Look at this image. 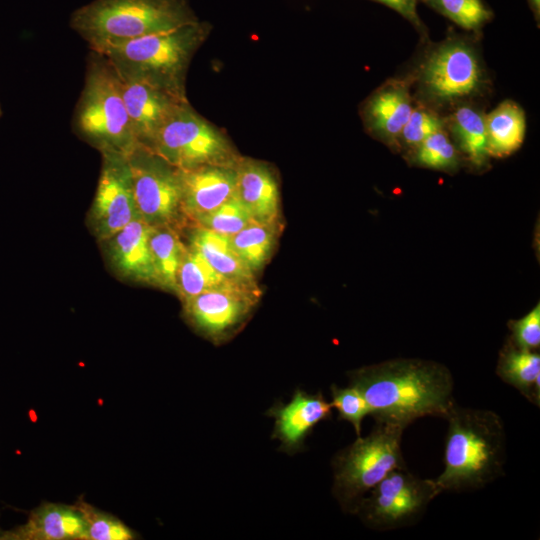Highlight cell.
Masks as SVG:
<instances>
[{
    "label": "cell",
    "mask_w": 540,
    "mask_h": 540,
    "mask_svg": "<svg viewBox=\"0 0 540 540\" xmlns=\"http://www.w3.org/2000/svg\"><path fill=\"white\" fill-rule=\"evenodd\" d=\"M348 378L375 422L403 429L422 417L445 418L456 403L453 376L435 361L392 359L352 370Z\"/></svg>",
    "instance_id": "6da1fadb"
},
{
    "label": "cell",
    "mask_w": 540,
    "mask_h": 540,
    "mask_svg": "<svg viewBox=\"0 0 540 540\" xmlns=\"http://www.w3.org/2000/svg\"><path fill=\"white\" fill-rule=\"evenodd\" d=\"M445 419L444 469L433 479L440 494L479 490L504 475L506 433L496 412L455 403Z\"/></svg>",
    "instance_id": "7a4b0ae2"
},
{
    "label": "cell",
    "mask_w": 540,
    "mask_h": 540,
    "mask_svg": "<svg viewBox=\"0 0 540 540\" xmlns=\"http://www.w3.org/2000/svg\"><path fill=\"white\" fill-rule=\"evenodd\" d=\"M208 30L206 23L197 20L92 51L101 55L119 77L142 80L186 98V71Z\"/></svg>",
    "instance_id": "3957f363"
},
{
    "label": "cell",
    "mask_w": 540,
    "mask_h": 540,
    "mask_svg": "<svg viewBox=\"0 0 540 540\" xmlns=\"http://www.w3.org/2000/svg\"><path fill=\"white\" fill-rule=\"evenodd\" d=\"M186 0H94L71 16L92 50L197 21Z\"/></svg>",
    "instance_id": "277c9868"
},
{
    "label": "cell",
    "mask_w": 540,
    "mask_h": 540,
    "mask_svg": "<svg viewBox=\"0 0 540 540\" xmlns=\"http://www.w3.org/2000/svg\"><path fill=\"white\" fill-rule=\"evenodd\" d=\"M405 429L375 422L366 437L338 451L332 460V493L345 513L355 514L365 495L397 469L407 468L401 449Z\"/></svg>",
    "instance_id": "5b68a950"
},
{
    "label": "cell",
    "mask_w": 540,
    "mask_h": 540,
    "mask_svg": "<svg viewBox=\"0 0 540 540\" xmlns=\"http://www.w3.org/2000/svg\"><path fill=\"white\" fill-rule=\"evenodd\" d=\"M77 131L103 152L130 155L139 146L111 65L93 51L75 114Z\"/></svg>",
    "instance_id": "8992f818"
},
{
    "label": "cell",
    "mask_w": 540,
    "mask_h": 540,
    "mask_svg": "<svg viewBox=\"0 0 540 540\" xmlns=\"http://www.w3.org/2000/svg\"><path fill=\"white\" fill-rule=\"evenodd\" d=\"M148 151L178 170L205 165L236 166L239 159L228 139L185 102L164 122Z\"/></svg>",
    "instance_id": "52a82bcc"
},
{
    "label": "cell",
    "mask_w": 540,
    "mask_h": 540,
    "mask_svg": "<svg viewBox=\"0 0 540 540\" xmlns=\"http://www.w3.org/2000/svg\"><path fill=\"white\" fill-rule=\"evenodd\" d=\"M440 494L433 479H422L408 468L389 473L360 501L355 515L370 529L395 530L416 524Z\"/></svg>",
    "instance_id": "ba28073f"
},
{
    "label": "cell",
    "mask_w": 540,
    "mask_h": 540,
    "mask_svg": "<svg viewBox=\"0 0 540 540\" xmlns=\"http://www.w3.org/2000/svg\"><path fill=\"white\" fill-rule=\"evenodd\" d=\"M128 163L140 218L153 227L178 226L185 218L178 169L142 147L128 155Z\"/></svg>",
    "instance_id": "9c48e42d"
},
{
    "label": "cell",
    "mask_w": 540,
    "mask_h": 540,
    "mask_svg": "<svg viewBox=\"0 0 540 540\" xmlns=\"http://www.w3.org/2000/svg\"><path fill=\"white\" fill-rule=\"evenodd\" d=\"M259 297L235 288L211 290L185 301L184 310L197 332L219 344L239 331Z\"/></svg>",
    "instance_id": "30bf717a"
},
{
    "label": "cell",
    "mask_w": 540,
    "mask_h": 540,
    "mask_svg": "<svg viewBox=\"0 0 540 540\" xmlns=\"http://www.w3.org/2000/svg\"><path fill=\"white\" fill-rule=\"evenodd\" d=\"M103 156L93 218L99 236L109 239L140 215L133 196L128 156L117 152H103Z\"/></svg>",
    "instance_id": "8fae6325"
},
{
    "label": "cell",
    "mask_w": 540,
    "mask_h": 540,
    "mask_svg": "<svg viewBox=\"0 0 540 540\" xmlns=\"http://www.w3.org/2000/svg\"><path fill=\"white\" fill-rule=\"evenodd\" d=\"M422 78L432 96L448 100L471 94L479 85L480 69L470 47L449 42L428 57Z\"/></svg>",
    "instance_id": "7c38bea8"
},
{
    "label": "cell",
    "mask_w": 540,
    "mask_h": 540,
    "mask_svg": "<svg viewBox=\"0 0 540 540\" xmlns=\"http://www.w3.org/2000/svg\"><path fill=\"white\" fill-rule=\"evenodd\" d=\"M118 78L137 142L147 150L159 128L187 99L142 80Z\"/></svg>",
    "instance_id": "4fadbf2b"
},
{
    "label": "cell",
    "mask_w": 540,
    "mask_h": 540,
    "mask_svg": "<svg viewBox=\"0 0 540 540\" xmlns=\"http://www.w3.org/2000/svg\"><path fill=\"white\" fill-rule=\"evenodd\" d=\"M266 414L275 420L272 438L281 442L279 450L292 455L304 448L317 424L331 418L332 405L321 392L296 390L289 403L277 402Z\"/></svg>",
    "instance_id": "5bb4252c"
},
{
    "label": "cell",
    "mask_w": 540,
    "mask_h": 540,
    "mask_svg": "<svg viewBox=\"0 0 540 540\" xmlns=\"http://www.w3.org/2000/svg\"><path fill=\"white\" fill-rule=\"evenodd\" d=\"M182 189V211L189 221L213 211L235 195V166L205 165L178 170Z\"/></svg>",
    "instance_id": "9a60e30c"
},
{
    "label": "cell",
    "mask_w": 540,
    "mask_h": 540,
    "mask_svg": "<svg viewBox=\"0 0 540 540\" xmlns=\"http://www.w3.org/2000/svg\"><path fill=\"white\" fill-rule=\"evenodd\" d=\"M235 195L259 223H280V196L270 168L259 161L240 158L235 166Z\"/></svg>",
    "instance_id": "2e32d148"
},
{
    "label": "cell",
    "mask_w": 540,
    "mask_h": 540,
    "mask_svg": "<svg viewBox=\"0 0 540 540\" xmlns=\"http://www.w3.org/2000/svg\"><path fill=\"white\" fill-rule=\"evenodd\" d=\"M86 522L77 505L46 503L33 510L26 523L2 533L8 540H85Z\"/></svg>",
    "instance_id": "e0dca14e"
},
{
    "label": "cell",
    "mask_w": 540,
    "mask_h": 540,
    "mask_svg": "<svg viewBox=\"0 0 540 540\" xmlns=\"http://www.w3.org/2000/svg\"><path fill=\"white\" fill-rule=\"evenodd\" d=\"M152 227L138 218L109 239L111 255L118 270L133 279L157 284L149 244Z\"/></svg>",
    "instance_id": "ac0fdd59"
},
{
    "label": "cell",
    "mask_w": 540,
    "mask_h": 540,
    "mask_svg": "<svg viewBox=\"0 0 540 540\" xmlns=\"http://www.w3.org/2000/svg\"><path fill=\"white\" fill-rule=\"evenodd\" d=\"M189 238V245L230 283L251 293L261 294L255 274L233 249L229 237L194 225Z\"/></svg>",
    "instance_id": "d6986e66"
},
{
    "label": "cell",
    "mask_w": 540,
    "mask_h": 540,
    "mask_svg": "<svg viewBox=\"0 0 540 540\" xmlns=\"http://www.w3.org/2000/svg\"><path fill=\"white\" fill-rule=\"evenodd\" d=\"M496 374L523 397L540 406V355L521 349L510 340L499 353Z\"/></svg>",
    "instance_id": "ffe728a7"
},
{
    "label": "cell",
    "mask_w": 540,
    "mask_h": 540,
    "mask_svg": "<svg viewBox=\"0 0 540 540\" xmlns=\"http://www.w3.org/2000/svg\"><path fill=\"white\" fill-rule=\"evenodd\" d=\"M489 156L505 157L522 144L526 131L523 109L513 101H504L485 116Z\"/></svg>",
    "instance_id": "44dd1931"
},
{
    "label": "cell",
    "mask_w": 540,
    "mask_h": 540,
    "mask_svg": "<svg viewBox=\"0 0 540 540\" xmlns=\"http://www.w3.org/2000/svg\"><path fill=\"white\" fill-rule=\"evenodd\" d=\"M413 110L408 91L401 86H389L370 100L367 117L371 128L385 139L400 137Z\"/></svg>",
    "instance_id": "7402d4cb"
},
{
    "label": "cell",
    "mask_w": 540,
    "mask_h": 540,
    "mask_svg": "<svg viewBox=\"0 0 540 540\" xmlns=\"http://www.w3.org/2000/svg\"><path fill=\"white\" fill-rule=\"evenodd\" d=\"M230 288L241 289L218 273L195 248L186 246L176 279V292L184 302L203 292Z\"/></svg>",
    "instance_id": "603a6c76"
},
{
    "label": "cell",
    "mask_w": 540,
    "mask_h": 540,
    "mask_svg": "<svg viewBox=\"0 0 540 540\" xmlns=\"http://www.w3.org/2000/svg\"><path fill=\"white\" fill-rule=\"evenodd\" d=\"M280 223L251 222L229 237L230 243L246 266L255 274L269 261L277 243Z\"/></svg>",
    "instance_id": "cb8c5ba5"
},
{
    "label": "cell",
    "mask_w": 540,
    "mask_h": 540,
    "mask_svg": "<svg viewBox=\"0 0 540 540\" xmlns=\"http://www.w3.org/2000/svg\"><path fill=\"white\" fill-rule=\"evenodd\" d=\"M149 244L156 283L176 292L177 272L186 246L170 226L152 227Z\"/></svg>",
    "instance_id": "d4e9b609"
},
{
    "label": "cell",
    "mask_w": 540,
    "mask_h": 540,
    "mask_svg": "<svg viewBox=\"0 0 540 540\" xmlns=\"http://www.w3.org/2000/svg\"><path fill=\"white\" fill-rule=\"evenodd\" d=\"M451 128L460 148L476 166L483 165L488 154L485 116L469 106L455 111Z\"/></svg>",
    "instance_id": "484cf974"
},
{
    "label": "cell",
    "mask_w": 540,
    "mask_h": 540,
    "mask_svg": "<svg viewBox=\"0 0 540 540\" xmlns=\"http://www.w3.org/2000/svg\"><path fill=\"white\" fill-rule=\"evenodd\" d=\"M253 222V219L236 195L222 205L192 222L195 226L231 237Z\"/></svg>",
    "instance_id": "4316f807"
},
{
    "label": "cell",
    "mask_w": 540,
    "mask_h": 540,
    "mask_svg": "<svg viewBox=\"0 0 540 540\" xmlns=\"http://www.w3.org/2000/svg\"><path fill=\"white\" fill-rule=\"evenodd\" d=\"M466 30H478L492 18V11L483 0H423Z\"/></svg>",
    "instance_id": "83f0119b"
},
{
    "label": "cell",
    "mask_w": 540,
    "mask_h": 540,
    "mask_svg": "<svg viewBox=\"0 0 540 540\" xmlns=\"http://www.w3.org/2000/svg\"><path fill=\"white\" fill-rule=\"evenodd\" d=\"M417 164L433 169L448 170L457 165V152L446 132L437 130L416 147Z\"/></svg>",
    "instance_id": "f1b7e54d"
},
{
    "label": "cell",
    "mask_w": 540,
    "mask_h": 540,
    "mask_svg": "<svg viewBox=\"0 0 540 540\" xmlns=\"http://www.w3.org/2000/svg\"><path fill=\"white\" fill-rule=\"evenodd\" d=\"M86 522L85 540H131L133 531L117 518L101 512L87 503H79Z\"/></svg>",
    "instance_id": "f546056e"
},
{
    "label": "cell",
    "mask_w": 540,
    "mask_h": 540,
    "mask_svg": "<svg viewBox=\"0 0 540 540\" xmlns=\"http://www.w3.org/2000/svg\"><path fill=\"white\" fill-rule=\"evenodd\" d=\"M332 408L338 412L339 419L352 424L355 433L361 436L363 419L369 415L368 405L362 394L354 386H331Z\"/></svg>",
    "instance_id": "4dcf8cb0"
},
{
    "label": "cell",
    "mask_w": 540,
    "mask_h": 540,
    "mask_svg": "<svg viewBox=\"0 0 540 540\" xmlns=\"http://www.w3.org/2000/svg\"><path fill=\"white\" fill-rule=\"evenodd\" d=\"M442 128L443 122L437 115L425 109H413L400 137L405 144L416 148L427 137Z\"/></svg>",
    "instance_id": "1f68e13d"
},
{
    "label": "cell",
    "mask_w": 540,
    "mask_h": 540,
    "mask_svg": "<svg viewBox=\"0 0 540 540\" xmlns=\"http://www.w3.org/2000/svg\"><path fill=\"white\" fill-rule=\"evenodd\" d=\"M511 341L521 349L536 350L540 345V305L529 313L509 322Z\"/></svg>",
    "instance_id": "d6a6232c"
},
{
    "label": "cell",
    "mask_w": 540,
    "mask_h": 540,
    "mask_svg": "<svg viewBox=\"0 0 540 540\" xmlns=\"http://www.w3.org/2000/svg\"><path fill=\"white\" fill-rule=\"evenodd\" d=\"M398 12L414 26L421 27L422 23L417 13V0H374Z\"/></svg>",
    "instance_id": "836d02e7"
},
{
    "label": "cell",
    "mask_w": 540,
    "mask_h": 540,
    "mask_svg": "<svg viewBox=\"0 0 540 540\" xmlns=\"http://www.w3.org/2000/svg\"><path fill=\"white\" fill-rule=\"evenodd\" d=\"M529 6L532 9L535 18L539 20L540 15V0H528Z\"/></svg>",
    "instance_id": "e575fe53"
},
{
    "label": "cell",
    "mask_w": 540,
    "mask_h": 540,
    "mask_svg": "<svg viewBox=\"0 0 540 540\" xmlns=\"http://www.w3.org/2000/svg\"><path fill=\"white\" fill-rule=\"evenodd\" d=\"M421 1H423V0H421Z\"/></svg>",
    "instance_id": "d590c367"
},
{
    "label": "cell",
    "mask_w": 540,
    "mask_h": 540,
    "mask_svg": "<svg viewBox=\"0 0 540 540\" xmlns=\"http://www.w3.org/2000/svg\"><path fill=\"white\" fill-rule=\"evenodd\" d=\"M0 536H1V534H0Z\"/></svg>",
    "instance_id": "8d00e7d4"
}]
</instances>
